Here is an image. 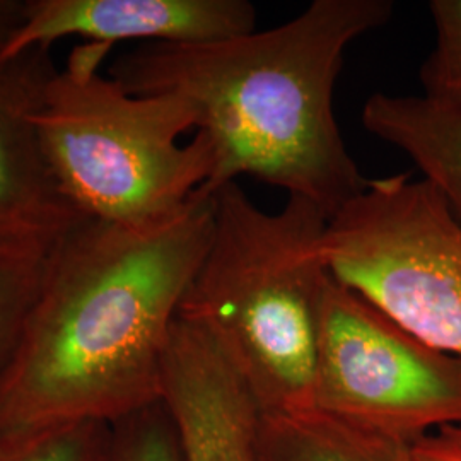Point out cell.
<instances>
[{"label":"cell","mask_w":461,"mask_h":461,"mask_svg":"<svg viewBox=\"0 0 461 461\" xmlns=\"http://www.w3.org/2000/svg\"><path fill=\"white\" fill-rule=\"evenodd\" d=\"M55 67L49 50L0 62V245L55 243L84 219L43 159L34 116Z\"/></svg>","instance_id":"obj_9"},{"label":"cell","mask_w":461,"mask_h":461,"mask_svg":"<svg viewBox=\"0 0 461 461\" xmlns=\"http://www.w3.org/2000/svg\"><path fill=\"white\" fill-rule=\"evenodd\" d=\"M313 407L409 445L436 429L461 424V361L413 337L329 272Z\"/></svg>","instance_id":"obj_6"},{"label":"cell","mask_w":461,"mask_h":461,"mask_svg":"<svg viewBox=\"0 0 461 461\" xmlns=\"http://www.w3.org/2000/svg\"><path fill=\"white\" fill-rule=\"evenodd\" d=\"M429 11L436 41L420 67L424 95L461 101V0H432Z\"/></svg>","instance_id":"obj_14"},{"label":"cell","mask_w":461,"mask_h":461,"mask_svg":"<svg viewBox=\"0 0 461 461\" xmlns=\"http://www.w3.org/2000/svg\"><path fill=\"white\" fill-rule=\"evenodd\" d=\"M113 47L83 43L45 83L34 116L50 175L84 219L142 228L178 214L214 171L186 99L133 95L103 74Z\"/></svg>","instance_id":"obj_4"},{"label":"cell","mask_w":461,"mask_h":461,"mask_svg":"<svg viewBox=\"0 0 461 461\" xmlns=\"http://www.w3.org/2000/svg\"><path fill=\"white\" fill-rule=\"evenodd\" d=\"M405 445L325 413L264 415L258 461H403Z\"/></svg>","instance_id":"obj_11"},{"label":"cell","mask_w":461,"mask_h":461,"mask_svg":"<svg viewBox=\"0 0 461 461\" xmlns=\"http://www.w3.org/2000/svg\"><path fill=\"white\" fill-rule=\"evenodd\" d=\"M112 424L72 422L0 434V461H104Z\"/></svg>","instance_id":"obj_13"},{"label":"cell","mask_w":461,"mask_h":461,"mask_svg":"<svg viewBox=\"0 0 461 461\" xmlns=\"http://www.w3.org/2000/svg\"><path fill=\"white\" fill-rule=\"evenodd\" d=\"M247 0H26L21 24L0 50V62L49 50L55 41L115 47L122 41L197 45L255 32Z\"/></svg>","instance_id":"obj_7"},{"label":"cell","mask_w":461,"mask_h":461,"mask_svg":"<svg viewBox=\"0 0 461 461\" xmlns=\"http://www.w3.org/2000/svg\"><path fill=\"white\" fill-rule=\"evenodd\" d=\"M51 245L32 241L0 245V384L13 361Z\"/></svg>","instance_id":"obj_12"},{"label":"cell","mask_w":461,"mask_h":461,"mask_svg":"<svg viewBox=\"0 0 461 461\" xmlns=\"http://www.w3.org/2000/svg\"><path fill=\"white\" fill-rule=\"evenodd\" d=\"M26 0H0V50L21 24Z\"/></svg>","instance_id":"obj_17"},{"label":"cell","mask_w":461,"mask_h":461,"mask_svg":"<svg viewBox=\"0 0 461 461\" xmlns=\"http://www.w3.org/2000/svg\"><path fill=\"white\" fill-rule=\"evenodd\" d=\"M363 123L412 159L461 224V101L376 93Z\"/></svg>","instance_id":"obj_10"},{"label":"cell","mask_w":461,"mask_h":461,"mask_svg":"<svg viewBox=\"0 0 461 461\" xmlns=\"http://www.w3.org/2000/svg\"><path fill=\"white\" fill-rule=\"evenodd\" d=\"M214 197L212 240L180 316L212 335L264 415L314 411L330 214L303 197L265 212L236 182Z\"/></svg>","instance_id":"obj_3"},{"label":"cell","mask_w":461,"mask_h":461,"mask_svg":"<svg viewBox=\"0 0 461 461\" xmlns=\"http://www.w3.org/2000/svg\"><path fill=\"white\" fill-rule=\"evenodd\" d=\"M214 215L200 188L159 224L81 219L50 247L0 384V434L115 424L161 402L166 347Z\"/></svg>","instance_id":"obj_1"},{"label":"cell","mask_w":461,"mask_h":461,"mask_svg":"<svg viewBox=\"0 0 461 461\" xmlns=\"http://www.w3.org/2000/svg\"><path fill=\"white\" fill-rule=\"evenodd\" d=\"M390 0H314L262 33L211 43H144L106 74L133 95H178L197 110L214 150L203 186L214 194L248 175L335 214L366 180L333 112L346 50L384 26Z\"/></svg>","instance_id":"obj_2"},{"label":"cell","mask_w":461,"mask_h":461,"mask_svg":"<svg viewBox=\"0 0 461 461\" xmlns=\"http://www.w3.org/2000/svg\"><path fill=\"white\" fill-rule=\"evenodd\" d=\"M161 403L183 461H258L257 398L212 335L182 316L166 347Z\"/></svg>","instance_id":"obj_8"},{"label":"cell","mask_w":461,"mask_h":461,"mask_svg":"<svg viewBox=\"0 0 461 461\" xmlns=\"http://www.w3.org/2000/svg\"><path fill=\"white\" fill-rule=\"evenodd\" d=\"M104 461H183L165 405L159 402L112 424Z\"/></svg>","instance_id":"obj_15"},{"label":"cell","mask_w":461,"mask_h":461,"mask_svg":"<svg viewBox=\"0 0 461 461\" xmlns=\"http://www.w3.org/2000/svg\"><path fill=\"white\" fill-rule=\"evenodd\" d=\"M403 461H461V424L436 429L405 445Z\"/></svg>","instance_id":"obj_16"},{"label":"cell","mask_w":461,"mask_h":461,"mask_svg":"<svg viewBox=\"0 0 461 461\" xmlns=\"http://www.w3.org/2000/svg\"><path fill=\"white\" fill-rule=\"evenodd\" d=\"M323 257L340 284L461 361V224L426 180H369L330 217Z\"/></svg>","instance_id":"obj_5"}]
</instances>
